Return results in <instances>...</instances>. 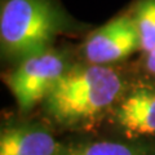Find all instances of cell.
<instances>
[{
  "instance_id": "obj_5",
  "label": "cell",
  "mask_w": 155,
  "mask_h": 155,
  "mask_svg": "<svg viewBox=\"0 0 155 155\" xmlns=\"http://www.w3.org/2000/svg\"><path fill=\"white\" fill-rule=\"evenodd\" d=\"M64 147L36 124L7 127L0 134V155H61Z\"/></svg>"
},
{
  "instance_id": "obj_2",
  "label": "cell",
  "mask_w": 155,
  "mask_h": 155,
  "mask_svg": "<svg viewBox=\"0 0 155 155\" xmlns=\"http://www.w3.org/2000/svg\"><path fill=\"white\" fill-rule=\"evenodd\" d=\"M61 27V13L51 0H5L0 14L2 51L22 61L48 51Z\"/></svg>"
},
{
  "instance_id": "obj_8",
  "label": "cell",
  "mask_w": 155,
  "mask_h": 155,
  "mask_svg": "<svg viewBox=\"0 0 155 155\" xmlns=\"http://www.w3.org/2000/svg\"><path fill=\"white\" fill-rule=\"evenodd\" d=\"M133 19L141 40V49L149 53L155 48V0H141L134 9Z\"/></svg>"
},
{
  "instance_id": "obj_6",
  "label": "cell",
  "mask_w": 155,
  "mask_h": 155,
  "mask_svg": "<svg viewBox=\"0 0 155 155\" xmlns=\"http://www.w3.org/2000/svg\"><path fill=\"white\" fill-rule=\"evenodd\" d=\"M115 122L128 137L155 134V89L138 88L115 111Z\"/></svg>"
},
{
  "instance_id": "obj_1",
  "label": "cell",
  "mask_w": 155,
  "mask_h": 155,
  "mask_svg": "<svg viewBox=\"0 0 155 155\" xmlns=\"http://www.w3.org/2000/svg\"><path fill=\"white\" fill-rule=\"evenodd\" d=\"M123 91V80L114 70L101 65L69 69L57 81L44 106L48 115L66 127L94 122Z\"/></svg>"
},
{
  "instance_id": "obj_9",
  "label": "cell",
  "mask_w": 155,
  "mask_h": 155,
  "mask_svg": "<svg viewBox=\"0 0 155 155\" xmlns=\"http://www.w3.org/2000/svg\"><path fill=\"white\" fill-rule=\"evenodd\" d=\"M146 69L150 74L155 75V48L146 53Z\"/></svg>"
},
{
  "instance_id": "obj_4",
  "label": "cell",
  "mask_w": 155,
  "mask_h": 155,
  "mask_svg": "<svg viewBox=\"0 0 155 155\" xmlns=\"http://www.w3.org/2000/svg\"><path fill=\"white\" fill-rule=\"evenodd\" d=\"M141 49L133 16H119L96 30L87 39L84 56L93 65L105 66Z\"/></svg>"
},
{
  "instance_id": "obj_3",
  "label": "cell",
  "mask_w": 155,
  "mask_h": 155,
  "mask_svg": "<svg viewBox=\"0 0 155 155\" xmlns=\"http://www.w3.org/2000/svg\"><path fill=\"white\" fill-rule=\"evenodd\" d=\"M67 70L66 58L49 49L22 60L8 76V85L19 109L27 111L44 101Z\"/></svg>"
},
{
  "instance_id": "obj_7",
  "label": "cell",
  "mask_w": 155,
  "mask_h": 155,
  "mask_svg": "<svg viewBox=\"0 0 155 155\" xmlns=\"http://www.w3.org/2000/svg\"><path fill=\"white\" fill-rule=\"evenodd\" d=\"M61 155H151V151L141 145L116 141H96L64 147Z\"/></svg>"
}]
</instances>
